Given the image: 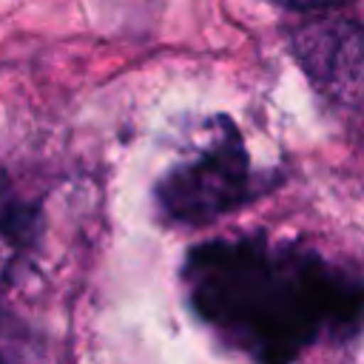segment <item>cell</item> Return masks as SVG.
Masks as SVG:
<instances>
[{
	"label": "cell",
	"instance_id": "cell-1",
	"mask_svg": "<svg viewBox=\"0 0 364 364\" xmlns=\"http://www.w3.org/2000/svg\"><path fill=\"white\" fill-rule=\"evenodd\" d=\"M191 310L253 364H296L364 324V282L321 253L264 236L196 245L182 264Z\"/></svg>",
	"mask_w": 364,
	"mask_h": 364
},
{
	"label": "cell",
	"instance_id": "cell-2",
	"mask_svg": "<svg viewBox=\"0 0 364 364\" xmlns=\"http://www.w3.org/2000/svg\"><path fill=\"white\" fill-rule=\"evenodd\" d=\"M259 193L262 176L250 168L236 125L228 117H216L208 122L205 139L193 154L159 176L154 199L162 222L199 228L247 205Z\"/></svg>",
	"mask_w": 364,
	"mask_h": 364
},
{
	"label": "cell",
	"instance_id": "cell-3",
	"mask_svg": "<svg viewBox=\"0 0 364 364\" xmlns=\"http://www.w3.org/2000/svg\"><path fill=\"white\" fill-rule=\"evenodd\" d=\"M293 54L307 77L338 100L364 97V28L344 17H318L296 28Z\"/></svg>",
	"mask_w": 364,
	"mask_h": 364
},
{
	"label": "cell",
	"instance_id": "cell-4",
	"mask_svg": "<svg viewBox=\"0 0 364 364\" xmlns=\"http://www.w3.org/2000/svg\"><path fill=\"white\" fill-rule=\"evenodd\" d=\"M40 222V208L26 199L20 185L0 171V273L31 245Z\"/></svg>",
	"mask_w": 364,
	"mask_h": 364
},
{
	"label": "cell",
	"instance_id": "cell-5",
	"mask_svg": "<svg viewBox=\"0 0 364 364\" xmlns=\"http://www.w3.org/2000/svg\"><path fill=\"white\" fill-rule=\"evenodd\" d=\"M287 9H299V11H324V9H338V6H347L353 0H276Z\"/></svg>",
	"mask_w": 364,
	"mask_h": 364
},
{
	"label": "cell",
	"instance_id": "cell-6",
	"mask_svg": "<svg viewBox=\"0 0 364 364\" xmlns=\"http://www.w3.org/2000/svg\"><path fill=\"white\" fill-rule=\"evenodd\" d=\"M0 364H9V361H3V358H0Z\"/></svg>",
	"mask_w": 364,
	"mask_h": 364
}]
</instances>
